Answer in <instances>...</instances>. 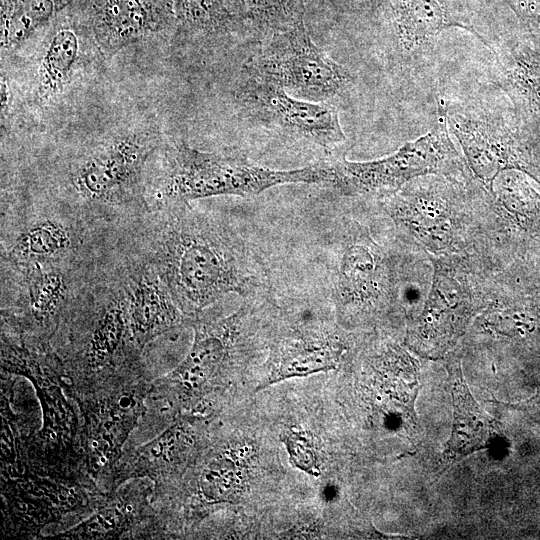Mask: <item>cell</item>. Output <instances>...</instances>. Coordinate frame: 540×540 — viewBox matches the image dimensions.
Here are the masks:
<instances>
[{
    "instance_id": "5b68a950",
    "label": "cell",
    "mask_w": 540,
    "mask_h": 540,
    "mask_svg": "<svg viewBox=\"0 0 540 540\" xmlns=\"http://www.w3.org/2000/svg\"><path fill=\"white\" fill-rule=\"evenodd\" d=\"M247 68L250 76L309 101L325 102L352 83L347 69L315 45L304 23L267 34Z\"/></svg>"
},
{
    "instance_id": "7402d4cb",
    "label": "cell",
    "mask_w": 540,
    "mask_h": 540,
    "mask_svg": "<svg viewBox=\"0 0 540 540\" xmlns=\"http://www.w3.org/2000/svg\"><path fill=\"white\" fill-rule=\"evenodd\" d=\"M179 32L196 36H215L230 32L235 16L225 0H172Z\"/></svg>"
},
{
    "instance_id": "6da1fadb",
    "label": "cell",
    "mask_w": 540,
    "mask_h": 540,
    "mask_svg": "<svg viewBox=\"0 0 540 540\" xmlns=\"http://www.w3.org/2000/svg\"><path fill=\"white\" fill-rule=\"evenodd\" d=\"M160 211L145 260L179 309L196 313L229 294L254 296L265 289L260 263L228 226L189 203Z\"/></svg>"
},
{
    "instance_id": "9c48e42d",
    "label": "cell",
    "mask_w": 540,
    "mask_h": 540,
    "mask_svg": "<svg viewBox=\"0 0 540 540\" xmlns=\"http://www.w3.org/2000/svg\"><path fill=\"white\" fill-rule=\"evenodd\" d=\"M40 43L27 96L31 104L43 107L58 103L68 93L86 60L99 50L76 3L53 21Z\"/></svg>"
},
{
    "instance_id": "44dd1931",
    "label": "cell",
    "mask_w": 540,
    "mask_h": 540,
    "mask_svg": "<svg viewBox=\"0 0 540 540\" xmlns=\"http://www.w3.org/2000/svg\"><path fill=\"white\" fill-rule=\"evenodd\" d=\"M493 53L503 88L515 98L540 105V53L527 47Z\"/></svg>"
},
{
    "instance_id": "277c9868",
    "label": "cell",
    "mask_w": 540,
    "mask_h": 540,
    "mask_svg": "<svg viewBox=\"0 0 540 540\" xmlns=\"http://www.w3.org/2000/svg\"><path fill=\"white\" fill-rule=\"evenodd\" d=\"M468 180L429 174L384 197L386 211L404 233L436 255L461 251L469 242Z\"/></svg>"
},
{
    "instance_id": "ba28073f",
    "label": "cell",
    "mask_w": 540,
    "mask_h": 540,
    "mask_svg": "<svg viewBox=\"0 0 540 540\" xmlns=\"http://www.w3.org/2000/svg\"><path fill=\"white\" fill-rule=\"evenodd\" d=\"M434 273L422 314L412 330L413 344L426 352H441L463 332L482 307L481 290L467 261L458 254L432 258Z\"/></svg>"
},
{
    "instance_id": "4fadbf2b",
    "label": "cell",
    "mask_w": 540,
    "mask_h": 540,
    "mask_svg": "<svg viewBox=\"0 0 540 540\" xmlns=\"http://www.w3.org/2000/svg\"><path fill=\"white\" fill-rule=\"evenodd\" d=\"M378 0H374L375 3ZM390 10L392 30L399 51L415 56L427 48L445 29L458 27L472 33L490 50L463 5L450 0H380Z\"/></svg>"
},
{
    "instance_id": "8fae6325",
    "label": "cell",
    "mask_w": 540,
    "mask_h": 540,
    "mask_svg": "<svg viewBox=\"0 0 540 540\" xmlns=\"http://www.w3.org/2000/svg\"><path fill=\"white\" fill-rule=\"evenodd\" d=\"M334 277L333 296L342 309L376 310L399 296L394 265L364 230L343 242Z\"/></svg>"
},
{
    "instance_id": "603a6c76",
    "label": "cell",
    "mask_w": 540,
    "mask_h": 540,
    "mask_svg": "<svg viewBox=\"0 0 540 540\" xmlns=\"http://www.w3.org/2000/svg\"><path fill=\"white\" fill-rule=\"evenodd\" d=\"M241 16L265 34L304 23L303 0H236Z\"/></svg>"
},
{
    "instance_id": "ffe728a7",
    "label": "cell",
    "mask_w": 540,
    "mask_h": 540,
    "mask_svg": "<svg viewBox=\"0 0 540 540\" xmlns=\"http://www.w3.org/2000/svg\"><path fill=\"white\" fill-rule=\"evenodd\" d=\"M23 273V294L27 307L38 319L53 316L68 297V279L54 262L18 264Z\"/></svg>"
},
{
    "instance_id": "ac0fdd59",
    "label": "cell",
    "mask_w": 540,
    "mask_h": 540,
    "mask_svg": "<svg viewBox=\"0 0 540 540\" xmlns=\"http://www.w3.org/2000/svg\"><path fill=\"white\" fill-rule=\"evenodd\" d=\"M73 235L67 224L57 219L37 220L21 231L5 254L17 264L55 262L68 254Z\"/></svg>"
},
{
    "instance_id": "8992f818",
    "label": "cell",
    "mask_w": 540,
    "mask_h": 540,
    "mask_svg": "<svg viewBox=\"0 0 540 540\" xmlns=\"http://www.w3.org/2000/svg\"><path fill=\"white\" fill-rule=\"evenodd\" d=\"M157 143L155 133L138 129L105 137L72 164L70 185L92 204L123 205L144 199V170Z\"/></svg>"
},
{
    "instance_id": "9a60e30c",
    "label": "cell",
    "mask_w": 540,
    "mask_h": 540,
    "mask_svg": "<svg viewBox=\"0 0 540 540\" xmlns=\"http://www.w3.org/2000/svg\"><path fill=\"white\" fill-rule=\"evenodd\" d=\"M342 351V344L333 335L297 331L276 345L270 382L331 369Z\"/></svg>"
},
{
    "instance_id": "3957f363",
    "label": "cell",
    "mask_w": 540,
    "mask_h": 540,
    "mask_svg": "<svg viewBox=\"0 0 540 540\" xmlns=\"http://www.w3.org/2000/svg\"><path fill=\"white\" fill-rule=\"evenodd\" d=\"M330 185L347 196L387 197L409 181L439 174L470 179L468 165L455 147L447 123V102L437 100L433 127L394 153L371 161H349L345 155L329 161Z\"/></svg>"
},
{
    "instance_id": "52a82bcc",
    "label": "cell",
    "mask_w": 540,
    "mask_h": 540,
    "mask_svg": "<svg viewBox=\"0 0 540 540\" xmlns=\"http://www.w3.org/2000/svg\"><path fill=\"white\" fill-rule=\"evenodd\" d=\"M447 123L471 173L488 194L494 179L504 170L523 171L535 177L529 151L517 130L496 108L485 103H447Z\"/></svg>"
},
{
    "instance_id": "5bb4252c",
    "label": "cell",
    "mask_w": 540,
    "mask_h": 540,
    "mask_svg": "<svg viewBox=\"0 0 540 540\" xmlns=\"http://www.w3.org/2000/svg\"><path fill=\"white\" fill-rule=\"evenodd\" d=\"M133 332L151 337L176 325L180 309L155 269L145 260L128 267L121 279Z\"/></svg>"
},
{
    "instance_id": "e0dca14e",
    "label": "cell",
    "mask_w": 540,
    "mask_h": 540,
    "mask_svg": "<svg viewBox=\"0 0 540 540\" xmlns=\"http://www.w3.org/2000/svg\"><path fill=\"white\" fill-rule=\"evenodd\" d=\"M454 402V426L446 455L456 459L487 446L492 426L469 393L460 363L449 368Z\"/></svg>"
},
{
    "instance_id": "7a4b0ae2",
    "label": "cell",
    "mask_w": 540,
    "mask_h": 540,
    "mask_svg": "<svg viewBox=\"0 0 540 540\" xmlns=\"http://www.w3.org/2000/svg\"><path fill=\"white\" fill-rule=\"evenodd\" d=\"M329 162L291 170L260 166L238 155L200 151L184 142L167 146L148 196L160 208L191 200L254 196L286 184H330Z\"/></svg>"
},
{
    "instance_id": "30bf717a",
    "label": "cell",
    "mask_w": 540,
    "mask_h": 540,
    "mask_svg": "<svg viewBox=\"0 0 540 540\" xmlns=\"http://www.w3.org/2000/svg\"><path fill=\"white\" fill-rule=\"evenodd\" d=\"M243 99L260 117L292 136L307 140L336 158L349 149L336 107L327 102L302 100L283 88L253 76Z\"/></svg>"
},
{
    "instance_id": "d6986e66",
    "label": "cell",
    "mask_w": 540,
    "mask_h": 540,
    "mask_svg": "<svg viewBox=\"0 0 540 540\" xmlns=\"http://www.w3.org/2000/svg\"><path fill=\"white\" fill-rule=\"evenodd\" d=\"M489 195L520 230L527 234L540 233V195L518 170L499 173Z\"/></svg>"
},
{
    "instance_id": "2e32d148",
    "label": "cell",
    "mask_w": 540,
    "mask_h": 540,
    "mask_svg": "<svg viewBox=\"0 0 540 540\" xmlns=\"http://www.w3.org/2000/svg\"><path fill=\"white\" fill-rule=\"evenodd\" d=\"M78 0H1V55L12 54L41 37Z\"/></svg>"
},
{
    "instance_id": "7c38bea8",
    "label": "cell",
    "mask_w": 540,
    "mask_h": 540,
    "mask_svg": "<svg viewBox=\"0 0 540 540\" xmlns=\"http://www.w3.org/2000/svg\"><path fill=\"white\" fill-rule=\"evenodd\" d=\"M76 6L106 59L176 28L172 0H78Z\"/></svg>"
}]
</instances>
